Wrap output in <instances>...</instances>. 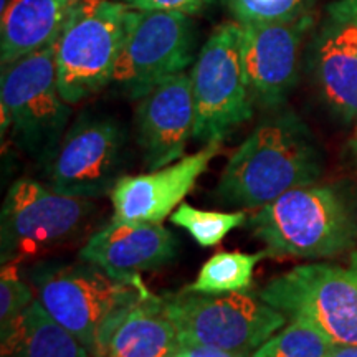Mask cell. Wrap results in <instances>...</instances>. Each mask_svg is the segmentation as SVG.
I'll return each mask as SVG.
<instances>
[{
	"label": "cell",
	"instance_id": "5bb4252c",
	"mask_svg": "<svg viewBox=\"0 0 357 357\" xmlns=\"http://www.w3.org/2000/svg\"><path fill=\"white\" fill-rule=\"evenodd\" d=\"M195 106L190 71L174 75L141 98L136 109L137 144L149 171L184 158L194 137Z\"/></svg>",
	"mask_w": 357,
	"mask_h": 357
},
{
	"label": "cell",
	"instance_id": "277c9868",
	"mask_svg": "<svg viewBox=\"0 0 357 357\" xmlns=\"http://www.w3.org/2000/svg\"><path fill=\"white\" fill-rule=\"evenodd\" d=\"M164 312L181 346H212L253 354L284 328L288 316L248 293H199L184 288L164 294Z\"/></svg>",
	"mask_w": 357,
	"mask_h": 357
},
{
	"label": "cell",
	"instance_id": "f546056e",
	"mask_svg": "<svg viewBox=\"0 0 357 357\" xmlns=\"http://www.w3.org/2000/svg\"><path fill=\"white\" fill-rule=\"evenodd\" d=\"M10 2H12V0H0V12H2L3 8H6Z\"/></svg>",
	"mask_w": 357,
	"mask_h": 357
},
{
	"label": "cell",
	"instance_id": "7c38bea8",
	"mask_svg": "<svg viewBox=\"0 0 357 357\" xmlns=\"http://www.w3.org/2000/svg\"><path fill=\"white\" fill-rule=\"evenodd\" d=\"M314 26V15L301 19L240 24L245 71L255 106L283 108L296 86L303 45Z\"/></svg>",
	"mask_w": 357,
	"mask_h": 357
},
{
	"label": "cell",
	"instance_id": "cb8c5ba5",
	"mask_svg": "<svg viewBox=\"0 0 357 357\" xmlns=\"http://www.w3.org/2000/svg\"><path fill=\"white\" fill-rule=\"evenodd\" d=\"M33 301L32 289L20 278H17L12 268H3L0 278V324L2 331L10 328L20 314Z\"/></svg>",
	"mask_w": 357,
	"mask_h": 357
},
{
	"label": "cell",
	"instance_id": "7402d4cb",
	"mask_svg": "<svg viewBox=\"0 0 357 357\" xmlns=\"http://www.w3.org/2000/svg\"><path fill=\"white\" fill-rule=\"evenodd\" d=\"M247 215L242 211L236 212H211L200 211L189 204L182 202L172 212L174 225L187 230L200 247H215L230 234L247 223Z\"/></svg>",
	"mask_w": 357,
	"mask_h": 357
},
{
	"label": "cell",
	"instance_id": "4fadbf2b",
	"mask_svg": "<svg viewBox=\"0 0 357 357\" xmlns=\"http://www.w3.org/2000/svg\"><path fill=\"white\" fill-rule=\"evenodd\" d=\"M220 149L222 142L207 144L149 174L123 176L109 194L114 208L111 220L162 223L194 189Z\"/></svg>",
	"mask_w": 357,
	"mask_h": 357
},
{
	"label": "cell",
	"instance_id": "6da1fadb",
	"mask_svg": "<svg viewBox=\"0 0 357 357\" xmlns=\"http://www.w3.org/2000/svg\"><path fill=\"white\" fill-rule=\"evenodd\" d=\"M323 174V154L310 128L293 111L273 109L236 147L215 187L218 204L261 208Z\"/></svg>",
	"mask_w": 357,
	"mask_h": 357
},
{
	"label": "cell",
	"instance_id": "44dd1931",
	"mask_svg": "<svg viewBox=\"0 0 357 357\" xmlns=\"http://www.w3.org/2000/svg\"><path fill=\"white\" fill-rule=\"evenodd\" d=\"M266 339L252 357H331L336 344L310 321L294 318Z\"/></svg>",
	"mask_w": 357,
	"mask_h": 357
},
{
	"label": "cell",
	"instance_id": "2e32d148",
	"mask_svg": "<svg viewBox=\"0 0 357 357\" xmlns=\"http://www.w3.org/2000/svg\"><path fill=\"white\" fill-rule=\"evenodd\" d=\"M178 342L160 296L147 291L102 326L93 357H169Z\"/></svg>",
	"mask_w": 357,
	"mask_h": 357
},
{
	"label": "cell",
	"instance_id": "9a60e30c",
	"mask_svg": "<svg viewBox=\"0 0 357 357\" xmlns=\"http://www.w3.org/2000/svg\"><path fill=\"white\" fill-rule=\"evenodd\" d=\"M177 253V238L162 223L111 220L79 250V258L123 280L166 265Z\"/></svg>",
	"mask_w": 357,
	"mask_h": 357
},
{
	"label": "cell",
	"instance_id": "8992f818",
	"mask_svg": "<svg viewBox=\"0 0 357 357\" xmlns=\"http://www.w3.org/2000/svg\"><path fill=\"white\" fill-rule=\"evenodd\" d=\"M195 106L194 139L223 142L255 111L240 45V24H220L207 38L190 68Z\"/></svg>",
	"mask_w": 357,
	"mask_h": 357
},
{
	"label": "cell",
	"instance_id": "52a82bcc",
	"mask_svg": "<svg viewBox=\"0 0 357 357\" xmlns=\"http://www.w3.org/2000/svg\"><path fill=\"white\" fill-rule=\"evenodd\" d=\"M258 296L321 329L337 347L357 346V252L341 263H305L271 278Z\"/></svg>",
	"mask_w": 357,
	"mask_h": 357
},
{
	"label": "cell",
	"instance_id": "30bf717a",
	"mask_svg": "<svg viewBox=\"0 0 357 357\" xmlns=\"http://www.w3.org/2000/svg\"><path fill=\"white\" fill-rule=\"evenodd\" d=\"M93 212L91 199L58 194L30 178L13 182L0 217L2 263L37 255L71 238Z\"/></svg>",
	"mask_w": 357,
	"mask_h": 357
},
{
	"label": "cell",
	"instance_id": "603a6c76",
	"mask_svg": "<svg viewBox=\"0 0 357 357\" xmlns=\"http://www.w3.org/2000/svg\"><path fill=\"white\" fill-rule=\"evenodd\" d=\"M324 0H222L238 24H266L314 15Z\"/></svg>",
	"mask_w": 357,
	"mask_h": 357
},
{
	"label": "cell",
	"instance_id": "f1b7e54d",
	"mask_svg": "<svg viewBox=\"0 0 357 357\" xmlns=\"http://www.w3.org/2000/svg\"><path fill=\"white\" fill-rule=\"evenodd\" d=\"M349 149H351V154H352V158H354V162L357 166V124H356L354 134H352V137L349 141Z\"/></svg>",
	"mask_w": 357,
	"mask_h": 357
},
{
	"label": "cell",
	"instance_id": "d4e9b609",
	"mask_svg": "<svg viewBox=\"0 0 357 357\" xmlns=\"http://www.w3.org/2000/svg\"><path fill=\"white\" fill-rule=\"evenodd\" d=\"M324 20L357 52V0H333L326 7Z\"/></svg>",
	"mask_w": 357,
	"mask_h": 357
},
{
	"label": "cell",
	"instance_id": "484cf974",
	"mask_svg": "<svg viewBox=\"0 0 357 357\" xmlns=\"http://www.w3.org/2000/svg\"><path fill=\"white\" fill-rule=\"evenodd\" d=\"M131 10L139 12H178L194 15L211 3V0H116Z\"/></svg>",
	"mask_w": 357,
	"mask_h": 357
},
{
	"label": "cell",
	"instance_id": "ac0fdd59",
	"mask_svg": "<svg viewBox=\"0 0 357 357\" xmlns=\"http://www.w3.org/2000/svg\"><path fill=\"white\" fill-rule=\"evenodd\" d=\"M310 66L326 105L357 123V52L326 20L310 45Z\"/></svg>",
	"mask_w": 357,
	"mask_h": 357
},
{
	"label": "cell",
	"instance_id": "7a4b0ae2",
	"mask_svg": "<svg viewBox=\"0 0 357 357\" xmlns=\"http://www.w3.org/2000/svg\"><path fill=\"white\" fill-rule=\"evenodd\" d=\"M248 227L270 257L321 260L342 255L357 243L356 205L334 185L288 190L258 208Z\"/></svg>",
	"mask_w": 357,
	"mask_h": 357
},
{
	"label": "cell",
	"instance_id": "d6986e66",
	"mask_svg": "<svg viewBox=\"0 0 357 357\" xmlns=\"http://www.w3.org/2000/svg\"><path fill=\"white\" fill-rule=\"evenodd\" d=\"M3 356L17 357H88V349L65 326L33 300L10 328L2 331Z\"/></svg>",
	"mask_w": 357,
	"mask_h": 357
},
{
	"label": "cell",
	"instance_id": "ffe728a7",
	"mask_svg": "<svg viewBox=\"0 0 357 357\" xmlns=\"http://www.w3.org/2000/svg\"><path fill=\"white\" fill-rule=\"evenodd\" d=\"M265 257L266 250L258 253L218 252L200 268L197 280L187 287L199 293H243L252 284L253 270Z\"/></svg>",
	"mask_w": 357,
	"mask_h": 357
},
{
	"label": "cell",
	"instance_id": "5b68a950",
	"mask_svg": "<svg viewBox=\"0 0 357 357\" xmlns=\"http://www.w3.org/2000/svg\"><path fill=\"white\" fill-rule=\"evenodd\" d=\"M129 10L116 0H83L56 40L58 88L78 105L109 86L128 32Z\"/></svg>",
	"mask_w": 357,
	"mask_h": 357
},
{
	"label": "cell",
	"instance_id": "9c48e42d",
	"mask_svg": "<svg viewBox=\"0 0 357 357\" xmlns=\"http://www.w3.org/2000/svg\"><path fill=\"white\" fill-rule=\"evenodd\" d=\"M190 17L129 10L126 38L109 86L128 100L139 101L167 78L187 71L197 56Z\"/></svg>",
	"mask_w": 357,
	"mask_h": 357
},
{
	"label": "cell",
	"instance_id": "8fae6325",
	"mask_svg": "<svg viewBox=\"0 0 357 357\" xmlns=\"http://www.w3.org/2000/svg\"><path fill=\"white\" fill-rule=\"evenodd\" d=\"M50 187L70 197L111 194L126 166V132L109 116L82 114L50 160Z\"/></svg>",
	"mask_w": 357,
	"mask_h": 357
},
{
	"label": "cell",
	"instance_id": "3957f363",
	"mask_svg": "<svg viewBox=\"0 0 357 357\" xmlns=\"http://www.w3.org/2000/svg\"><path fill=\"white\" fill-rule=\"evenodd\" d=\"M53 42L42 50L2 66V134L10 132L20 149L50 162L65 136L71 108L58 88Z\"/></svg>",
	"mask_w": 357,
	"mask_h": 357
},
{
	"label": "cell",
	"instance_id": "ba28073f",
	"mask_svg": "<svg viewBox=\"0 0 357 357\" xmlns=\"http://www.w3.org/2000/svg\"><path fill=\"white\" fill-rule=\"evenodd\" d=\"M37 287L45 310L78 337L89 354L102 326L147 293L141 278H116L86 261L43 271Z\"/></svg>",
	"mask_w": 357,
	"mask_h": 357
},
{
	"label": "cell",
	"instance_id": "e0dca14e",
	"mask_svg": "<svg viewBox=\"0 0 357 357\" xmlns=\"http://www.w3.org/2000/svg\"><path fill=\"white\" fill-rule=\"evenodd\" d=\"M83 0H12L0 15V63L6 66L56 42Z\"/></svg>",
	"mask_w": 357,
	"mask_h": 357
},
{
	"label": "cell",
	"instance_id": "4316f807",
	"mask_svg": "<svg viewBox=\"0 0 357 357\" xmlns=\"http://www.w3.org/2000/svg\"><path fill=\"white\" fill-rule=\"evenodd\" d=\"M169 357H252L248 352L227 351L212 346H181Z\"/></svg>",
	"mask_w": 357,
	"mask_h": 357
},
{
	"label": "cell",
	"instance_id": "83f0119b",
	"mask_svg": "<svg viewBox=\"0 0 357 357\" xmlns=\"http://www.w3.org/2000/svg\"><path fill=\"white\" fill-rule=\"evenodd\" d=\"M331 357H357V346L336 347Z\"/></svg>",
	"mask_w": 357,
	"mask_h": 357
}]
</instances>
